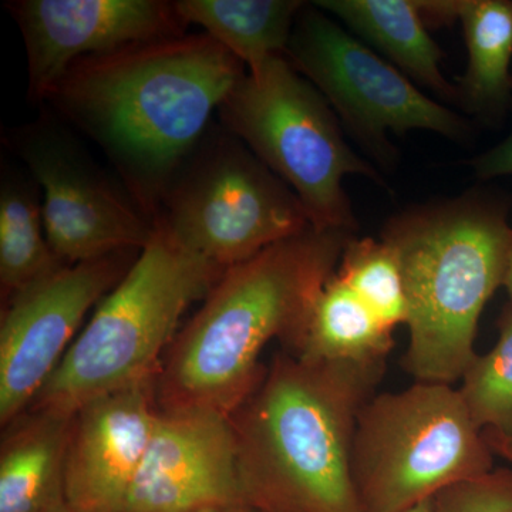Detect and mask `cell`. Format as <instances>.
<instances>
[{"instance_id":"cell-1","label":"cell","mask_w":512,"mask_h":512,"mask_svg":"<svg viewBox=\"0 0 512 512\" xmlns=\"http://www.w3.org/2000/svg\"><path fill=\"white\" fill-rule=\"evenodd\" d=\"M355 232L311 227L225 269L175 336L157 377L163 410L232 416L261 382L274 339L293 352L323 285Z\"/></svg>"},{"instance_id":"cell-2","label":"cell","mask_w":512,"mask_h":512,"mask_svg":"<svg viewBox=\"0 0 512 512\" xmlns=\"http://www.w3.org/2000/svg\"><path fill=\"white\" fill-rule=\"evenodd\" d=\"M384 362L282 352L232 414L245 503L261 512H365L352 474L360 410Z\"/></svg>"},{"instance_id":"cell-3","label":"cell","mask_w":512,"mask_h":512,"mask_svg":"<svg viewBox=\"0 0 512 512\" xmlns=\"http://www.w3.org/2000/svg\"><path fill=\"white\" fill-rule=\"evenodd\" d=\"M245 66L211 36H170L87 57L53 97L148 183L190 153L244 77Z\"/></svg>"},{"instance_id":"cell-4","label":"cell","mask_w":512,"mask_h":512,"mask_svg":"<svg viewBox=\"0 0 512 512\" xmlns=\"http://www.w3.org/2000/svg\"><path fill=\"white\" fill-rule=\"evenodd\" d=\"M511 237L507 208L477 194L420 205L384 225L406 288L404 369L417 382L454 383L476 359L478 320L504 284Z\"/></svg>"},{"instance_id":"cell-5","label":"cell","mask_w":512,"mask_h":512,"mask_svg":"<svg viewBox=\"0 0 512 512\" xmlns=\"http://www.w3.org/2000/svg\"><path fill=\"white\" fill-rule=\"evenodd\" d=\"M156 225L30 407L74 413L96 397L157 380L185 311L210 293L224 269Z\"/></svg>"},{"instance_id":"cell-6","label":"cell","mask_w":512,"mask_h":512,"mask_svg":"<svg viewBox=\"0 0 512 512\" xmlns=\"http://www.w3.org/2000/svg\"><path fill=\"white\" fill-rule=\"evenodd\" d=\"M225 126L291 188L313 227L355 232L346 175L384 185L375 167L357 156L335 111L286 55L248 70L221 104Z\"/></svg>"},{"instance_id":"cell-7","label":"cell","mask_w":512,"mask_h":512,"mask_svg":"<svg viewBox=\"0 0 512 512\" xmlns=\"http://www.w3.org/2000/svg\"><path fill=\"white\" fill-rule=\"evenodd\" d=\"M493 457L458 389L416 382L360 410L353 481L365 512H403L490 473Z\"/></svg>"},{"instance_id":"cell-8","label":"cell","mask_w":512,"mask_h":512,"mask_svg":"<svg viewBox=\"0 0 512 512\" xmlns=\"http://www.w3.org/2000/svg\"><path fill=\"white\" fill-rule=\"evenodd\" d=\"M286 57L380 163L394 158L389 133L426 130L456 141L470 134L463 117L427 97L397 67L316 6L299 13Z\"/></svg>"},{"instance_id":"cell-9","label":"cell","mask_w":512,"mask_h":512,"mask_svg":"<svg viewBox=\"0 0 512 512\" xmlns=\"http://www.w3.org/2000/svg\"><path fill=\"white\" fill-rule=\"evenodd\" d=\"M167 205L171 237L224 271L313 227L298 195L235 141L208 151Z\"/></svg>"},{"instance_id":"cell-10","label":"cell","mask_w":512,"mask_h":512,"mask_svg":"<svg viewBox=\"0 0 512 512\" xmlns=\"http://www.w3.org/2000/svg\"><path fill=\"white\" fill-rule=\"evenodd\" d=\"M124 254L60 266L6 301L0 322L2 427L32 406L87 313L119 284L128 269Z\"/></svg>"},{"instance_id":"cell-11","label":"cell","mask_w":512,"mask_h":512,"mask_svg":"<svg viewBox=\"0 0 512 512\" xmlns=\"http://www.w3.org/2000/svg\"><path fill=\"white\" fill-rule=\"evenodd\" d=\"M245 503L231 416L158 410L141 466L119 512H197Z\"/></svg>"},{"instance_id":"cell-12","label":"cell","mask_w":512,"mask_h":512,"mask_svg":"<svg viewBox=\"0 0 512 512\" xmlns=\"http://www.w3.org/2000/svg\"><path fill=\"white\" fill-rule=\"evenodd\" d=\"M28 52L30 90L52 96L87 57L178 36L173 5L157 0H23L13 6Z\"/></svg>"},{"instance_id":"cell-13","label":"cell","mask_w":512,"mask_h":512,"mask_svg":"<svg viewBox=\"0 0 512 512\" xmlns=\"http://www.w3.org/2000/svg\"><path fill=\"white\" fill-rule=\"evenodd\" d=\"M25 156L45 192L47 241L63 264L141 251L153 238L157 225L147 224L59 138H36Z\"/></svg>"},{"instance_id":"cell-14","label":"cell","mask_w":512,"mask_h":512,"mask_svg":"<svg viewBox=\"0 0 512 512\" xmlns=\"http://www.w3.org/2000/svg\"><path fill=\"white\" fill-rule=\"evenodd\" d=\"M160 407L157 380L96 397L74 412L64 488L76 512H119L141 466Z\"/></svg>"},{"instance_id":"cell-15","label":"cell","mask_w":512,"mask_h":512,"mask_svg":"<svg viewBox=\"0 0 512 512\" xmlns=\"http://www.w3.org/2000/svg\"><path fill=\"white\" fill-rule=\"evenodd\" d=\"M73 416L29 407L2 427L0 512H56L66 507L64 466Z\"/></svg>"},{"instance_id":"cell-16","label":"cell","mask_w":512,"mask_h":512,"mask_svg":"<svg viewBox=\"0 0 512 512\" xmlns=\"http://www.w3.org/2000/svg\"><path fill=\"white\" fill-rule=\"evenodd\" d=\"M316 8L342 20L397 69L447 100L460 99L441 72L443 52L427 32L416 0H319Z\"/></svg>"},{"instance_id":"cell-17","label":"cell","mask_w":512,"mask_h":512,"mask_svg":"<svg viewBox=\"0 0 512 512\" xmlns=\"http://www.w3.org/2000/svg\"><path fill=\"white\" fill-rule=\"evenodd\" d=\"M468 50L467 72L458 94L468 110L498 119L512 92V0H451Z\"/></svg>"},{"instance_id":"cell-18","label":"cell","mask_w":512,"mask_h":512,"mask_svg":"<svg viewBox=\"0 0 512 512\" xmlns=\"http://www.w3.org/2000/svg\"><path fill=\"white\" fill-rule=\"evenodd\" d=\"M175 12L183 23L201 26L239 62L254 70L286 55L296 19V0H180Z\"/></svg>"},{"instance_id":"cell-19","label":"cell","mask_w":512,"mask_h":512,"mask_svg":"<svg viewBox=\"0 0 512 512\" xmlns=\"http://www.w3.org/2000/svg\"><path fill=\"white\" fill-rule=\"evenodd\" d=\"M393 345V330L335 274L313 301L292 353L326 362L372 363L386 360Z\"/></svg>"},{"instance_id":"cell-20","label":"cell","mask_w":512,"mask_h":512,"mask_svg":"<svg viewBox=\"0 0 512 512\" xmlns=\"http://www.w3.org/2000/svg\"><path fill=\"white\" fill-rule=\"evenodd\" d=\"M42 208L28 187L6 181L0 195V288L3 302L60 266L46 234Z\"/></svg>"},{"instance_id":"cell-21","label":"cell","mask_w":512,"mask_h":512,"mask_svg":"<svg viewBox=\"0 0 512 512\" xmlns=\"http://www.w3.org/2000/svg\"><path fill=\"white\" fill-rule=\"evenodd\" d=\"M336 274L387 328L406 325L409 311L402 268L396 252L383 239H350Z\"/></svg>"},{"instance_id":"cell-22","label":"cell","mask_w":512,"mask_h":512,"mask_svg":"<svg viewBox=\"0 0 512 512\" xmlns=\"http://www.w3.org/2000/svg\"><path fill=\"white\" fill-rule=\"evenodd\" d=\"M497 343L464 372L461 399L481 431L512 437V303L498 319Z\"/></svg>"},{"instance_id":"cell-23","label":"cell","mask_w":512,"mask_h":512,"mask_svg":"<svg viewBox=\"0 0 512 512\" xmlns=\"http://www.w3.org/2000/svg\"><path fill=\"white\" fill-rule=\"evenodd\" d=\"M436 512H512V470L498 468L434 497Z\"/></svg>"},{"instance_id":"cell-24","label":"cell","mask_w":512,"mask_h":512,"mask_svg":"<svg viewBox=\"0 0 512 512\" xmlns=\"http://www.w3.org/2000/svg\"><path fill=\"white\" fill-rule=\"evenodd\" d=\"M473 167L477 177L483 180L512 175V133L487 153L477 157Z\"/></svg>"},{"instance_id":"cell-25","label":"cell","mask_w":512,"mask_h":512,"mask_svg":"<svg viewBox=\"0 0 512 512\" xmlns=\"http://www.w3.org/2000/svg\"><path fill=\"white\" fill-rule=\"evenodd\" d=\"M483 436L494 454L512 463V437L504 436V434L493 430H484Z\"/></svg>"},{"instance_id":"cell-26","label":"cell","mask_w":512,"mask_h":512,"mask_svg":"<svg viewBox=\"0 0 512 512\" xmlns=\"http://www.w3.org/2000/svg\"><path fill=\"white\" fill-rule=\"evenodd\" d=\"M197 512H261L256 508L251 507L247 503H232V504H221L214 505V507L205 508V510Z\"/></svg>"},{"instance_id":"cell-27","label":"cell","mask_w":512,"mask_h":512,"mask_svg":"<svg viewBox=\"0 0 512 512\" xmlns=\"http://www.w3.org/2000/svg\"><path fill=\"white\" fill-rule=\"evenodd\" d=\"M507 289L508 295H510L512 302V237L510 242V248H508L507 265H505L504 284Z\"/></svg>"},{"instance_id":"cell-28","label":"cell","mask_w":512,"mask_h":512,"mask_svg":"<svg viewBox=\"0 0 512 512\" xmlns=\"http://www.w3.org/2000/svg\"><path fill=\"white\" fill-rule=\"evenodd\" d=\"M403 512H436V503H434V498H430V500L423 501V503L414 505Z\"/></svg>"},{"instance_id":"cell-29","label":"cell","mask_w":512,"mask_h":512,"mask_svg":"<svg viewBox=\"0 0 512 512\" xmlns=\"http://www.w3.org/2000/svg\"><path fill=\"white\" fill-rule=\"evenodd\" d=\"M56 512H76V511H73L72 508L69 507V505H66V507L60 508V510H57Z\"/></svg>"}]
</instances>
